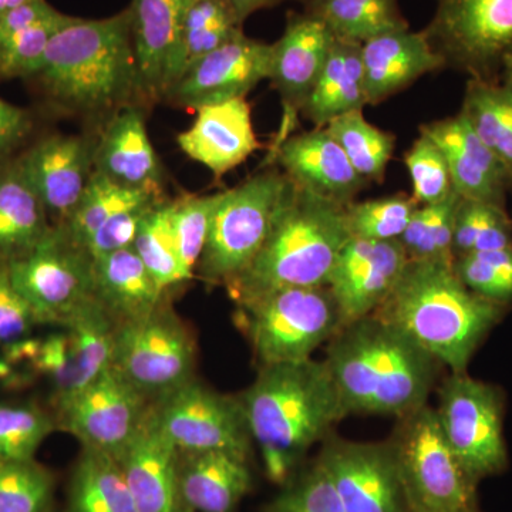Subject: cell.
Instances as JSON below:
<instances>
[{
	"mask_svg": "<svg viewBox=\"0 0 512 512\" xmlns=\"http://www.w3.org/2000/svg\"><path fill=\"white\" fill-rule=\"evenodd\" d=\"M238 399L266 477L279 485L288 483L308 451L349 416L325 360L312 357L259 367Z\"/></svg>",
	"mask_w": 512,
	"mask_h": 512,
	"instance_id": "obj_1",
	"label": "cell"
},
{
	"mask_svg": "<svg viewBox=\"0 0 512 512\" xmlns=\"http://www.w3.org/2000/svg\"><path fill=\"white\" fill-rule=\"evenodd\" d=\"M29 80L55 109L103 124L128 104H138L128 9L110 18L70 20L53 36Z\"/></svg>",
	"mask_w": 512,
	"mask_h": 512,
	"instance_id": "obj_2",
	"label": "cell"
},
{
	"mask_svg": "<svg viewBox=\"0 0 512 512\" xmlns=\"http://www.w3.org/2000/svg\"><path fill=\"white\" fill-rule=\"evenodd\" d=\"M323 360L349 414L397 419L427 404L439 366L376 315L343 325L329 340Z\"/></svg>",
	"mask_w": 512,
	"mask_h": 512,
	"instance_id": "obj_3",
	"label": "cell"
},
{
	"mask_svg": "<svg viewBox=\"0 0 512 512\" xmlns=\"http://www.w3.org/2000/svg\"><path fill=\"white\" fill-rule=\"evenodd\" d=\"M504 306L468 289L454 265L409 261L373 315L399 329L451 373L466 372Z\"/></svg>",
	"mask_w": 512,
	"mask_h": 512,
	"instance_id": "obj_4",
	"label": "cell"
},
{
	"mask_svg": "<svg viewBox=\"0 0 512 512\" xmlns=\"http://www.w3.org/2000/svg\"><path fill=\"white\" fill-rule=\"evenodd\" d=\"M350 238L346 205L291 180L261 251L227 286L228 295L239 305L276 289L325 286Z\"/></svg>",
	"mask_w": 512,
	"mask_h": 512,
	"instance_id": "obj_5",
	"label": "cell"
},
{
	"mask_svg": "<svg viewBox=\"0 0 512 512\" xmlns=\"http://www.w3.org/2000/svg\"><path fill=\"white\" fill-rule=\"evenodd\" d=\"M259 367L311 359L342 329L338 303L328 286L276 289L237 305Z\"/></svg>",
	"mask_w": 512,
	"mask_h": 512,
	"instance_id": "obj_6",
	"label": "cell"
},
{
	"mask_svg": "<svg viewBox=\"0 0 512 512\" xmlns=\"http://www.w3.org/2000/svg\"><path fill=\"white\" fill-rule=\"evenodd\" d=\"M409 512H477L476 487L451 450L436 409L399 417L387 441Z\"/></svg>",
	"mask_w": 512,
	"mask_h": 512,
	"instance_id": "obj_7",
	"label": "cell"
},
{
	"mask_svg": "<svg viewBox=\"0 0 512 512\" xmlns=\"http://www.w3.org/2000/svg\"><path fill=\"white\" fill-rule=\"evenodd\" d=\"M291 180L282 170L259 171L222 191L195 274L205 285L234 282L261 251Z\"/></svg>",
	"mask_w": 512,
	"mask_h": 512,
	"instance_id": "obj_8",
	"label": "cell"
},
{
	"mask_svg": "<svg viewBox=\"0 0 512 512\" xmlns=\"http://www.w3.org/2000/svg\"><path fill=\"white\" fill-rule=\"evenodd\" d=\"M197 342L170 299L144 316L116 325L113 363L151 403L194 379Z\"/></svg>",
	"mask_w": 512,
	"mask_h": 512,
	"instance_id": "obj_9",
	"label": "cell"
},
{
	"mask_svg": "<svg viewBox=\"0 0 512 512\" xmlns=\"http://www.w3.org/2000/svg\"><path fill=\"white\" fill-rule=\"evenodd\" d=\"M444 67L470 79L498 82L512 52V0H436L423 30Z\"/></svg>",
	"mask_w": 512,
	"mask_h": 512,
	"instance_id": "obj_10",
	"label": "cell"
},
{
	"mask_svg": "<svg viewBox=\"0 0 512 512\" xmlns=\"http://www.w3.org/2000/svg\"><path fill=\"white\" fill-rule=\"evenodd\" d=\"M8 265L37 325L63 328L80 306L94 298L93 259L57 225L32 251Z\"/></svg>",
	"mask_w": 512,
	"mask_h": 512,
	"instance_id": "obj_11",
	"label": "cell"
},
{
	"mask_svg": "<svg viewBox=\"0 0 512 512\" xmlns=\"http://www.w3.org/2000/svg\"><path fill=\"white\" fill-rule=\"evenodd\" d=\"M444 436L474 483L507 467L503 399L491 384L451 373L439 390L436 409Z\"/></svg>",
	"mask_w": 512,
	"mask_h": 512,
	"instance_id": "obj_12",
	"label": "cell"
},
{
	"mask_svg": "<svg viewBox=\"0 0 512 512\" xmlns=\"http://www.w3.org/2000/svg\"><path fill=\"white\" fill-rule=\"evenodd\" d=\"M151 409L178 453L225 451L248 460L252 437L238 396L217 392L194 377L151 403Z\"/></svg>",
	"mask_w": 512,
	"mask_h": 512,
	"instance_id": "obj_13",
	"label": "cell"
},
{
	"mask_svg": "<svg viewBox=\"0 0 512 512\" xmlns=\"http://www.w3.org/2000/svg\"><path fill=\"white\" fill-rule=\"evenodd\" d=\"M151 402L114 367L56 404L60 429L84 448L117 457L140 429Z\"/></svg>",
	"mask_w": 512,
	"mask_h": 512,
	"instance_id": "obj_14",
	"label": "cell"
},
{
	"mask_svg": "<svg viewBox=\"0 0 512 512\" xmlns=\"http://www.w3.org/2000/svg\"><path fill=\"white\" fill-rule=\"evenodd\" d=\"M271 43L244 32L190 64L168 89L164 100L198 110L211 104L247 99L262 80H268Z\"/></svg>",
	"mask_w": 512,
	"mask_h": 512,
	"instance_id": "obj_15",
	"label": "cell"
},
{
	"mask_svg": "<svg viewBox=\"0 0 512 512\" xmlns=\"http://www.w3.org/2000/svg\"><path fill=\"white\" fill-rule=\"evenodd\" d=\"M96 138L50 134L15 157L25 178L49 215L63 225L83 197L94 173Z\"/></svg>",
	"mask_w": 512,
	"mask_h": 512,
	"instance_id": "obj_16",
	"label": "cell"
},
{
	"mask_svg": "<svg viewBox=\"0 0 512 512\" xmlns=\"http://www.w3.org/2000/svg\"><path fill=\"white\" fill-rule=\"evenodd\" d=\"M318 461L346 512H409L389 443L326 439Z\"/></svg>",
	"mask_w": 512,
	"mask_h": 512,
	"instance_id": "obj_17",
	"label": "cell"
},
{
	"mask_svg": "<svg viewBox=\"0 0 512 512\" xmlns=\"http://www.w3.org/2000/svg\"><path fill=\"white\" fill-rule=\"evenodd\" d=\"M407 262L400 241L350 238L326 284L338 303L343 325L373 315L393 292Z\"/></svg>",
	"mask_w": 512,
	"mask_h": 512,
	"instance_id": "obj_18",
	"label": "cell"
},
{
	"mask_svg": "<svg viewBox=\"0 0 512 512\" xmlns=\"http://www.w3.org/2000/svg\"><path fill=\"white\" fill-rule=\"evenodd\" d=\"M188 0H133L128 6L140 101L164 100L181 73V39Z\"/></svg>",
	"mask_w": 512,
	"mask_h": 512,
	"instance_id": "obj_19",
	"label": "cell"
},
{
	"mask_svg": "<svg viewBox=\"0 0 512 512\" xmlns=\"http://www.w3.org/2000/svg\"><path fill=\"white\" fill-rule=\"evenodd\" d=\"M138 512H192L180 483V453L158 426L153 409L116 457Z\"/></svg>",
	"mask_w": 512,
	"mask_h": 512,
	"instance_id": "obj_20",
	"label": "cell"
},
{
	"mask_svg": "<svg viewBox=\"0 0 512 512\" xmlns=\"http://www.w3.org/2000/svg\"><path fill=\"white\" fill-rule=\"evenodd\" d=\"M94 170L130 190L165 197L164 167L148 136L140 104H128L101 126Z\"/></svg>",
	"mask_w": 512,
	"mask_h": 512,
	"instance_id": "obj_21",
	"label": "cell"
},
{
	"mask_svg": "<svg viewBox=\"0 0 512 512\" xmlns=\"http://www.w3.org/2000/svg\"><path fill=\"white\" fill-rule=\"evenodd\" d=\"M335 35L318 16L291 13L282 36L271 43L268 80L281 94L286 113L301 114L328 60Z\"/></svg>",
	"mask_w": 512,
	"mask_h": 512,
	"instance_id": "obj_22",
	"label": "cell"
},
{
	"mask_svg": "<svg viewBox=\"0 0 512 512\" xmlns=\"http://www.w3.org/2000/svg\"><path fill=\"white\" fill-rule=\"evenodd\" d=\"M420 134L443 151L454 191L461 198L505 208V195L512 187L510 177L460 113L421 124Z\"/></svg>",
	"mask_w": 512,
	"mask_h": 512,
	"instance_id": "obj_23",
	"label": "cell"
},
{
	"mask_svg": "<svg viewBox=\"0 0 512 512\" xmlns=\"http://www.w3.org/2000/svg\"><path fill=\"white\" fill-rule=\"evenodd\" d=\"M178 147L195 163L221 178L261 148L247 99L195 110L192 126L178 134Z\"/></svg>",
	"mask_w": 512,
	"mask_h": 512,
	"instance_id": "obj_24",
	"label": "cell"
},
{
	"mask_svg": "<svg viewBox=\"0 0 512 512\" xmlns=\"http://www.w3.org/2000/svg\"><path fill=\"white\" fill-rule=\"evenodd\" d=\"M276 161L299 187L346 207L366 185L325 127L279 141Z\"/></svg>",
	"mask_w": 512,
	"mask_h": 512,
	"instance_id": "obj_25",
	"label": "cell"
},
{
	"mask_svg": "<svg viewBox=\"0 0 512 512\" xmlns=\"http://www.w3.org/2000/svg\"><path fill=\"white\" fill-rule=\"evenodd\" d=\"M367 104L382 103L424 74L443 69L424 32L392 30L362 43Z\"/></svg>",
	"mask_w": 512,
	"mask_h": 512,
	"instance_id": "obj_26",
	"label": "cell"
},
{
	"mask_svg": "<svg viewBox=\"0 0 512 512\" xmlns=\"http://www.w3.org/2000/svg\"><path fill=\"white\" fill-rule=\"evenodd\" d=\"M94 299L116 325L144 318L170 296L133 248L93 259Z\"/></svg>",
	"mask_w": 512,
	"mask_h": 512,
	"instance_id": "obj_27",
	"label": "cell"
},
{
	"mask_svg": "<svg viewBox=\"0 0 512 512\" xmlns=\"http://www.w3.org/2000/svg\"><path fill=\"white\" fill-rule=\"evenodd\" d=\"M180 483L192 512H234L251 491L247 458L225 451L180 454Z\"/></svg>",
	"mask_w": 512,
	"mask_h": 512,
	"instance_id": "obj_28",
	"label": "cell"
},
{
	"mask_svg": "<svg viewBox=\"0 0 512 512\" xmlns=\"http://www.w3.org/2000/svg\"><path fill=\"white\" fill-rule=\"evenodd\" d=\"M367 106L362 43L335 37L328 60L301 114L316 127Z\"/></svg>",
	"mask_w": 512,
	"mask_h": 512,
	"instance_id": "obj_29",
	"label": "cell"
},
{
	"mask_svg": "<svg viewBox=\"0 0 512 512\" xmlns=\"http://www.w3.org/2000/svg\"><path fill=\"white\" fill-rule=\"evenodd\" d=\"M50 228L49 215L20 174L15 158L0 164V261L28 254Z\"/></svg>",
	"mask_w": 512,
	"mask_h": 512,
	"instance_id": "obj_30",
	"label": "cell"
},
{
	"mask_svg": "<svg viewBox=\"0 0 512 512\" xmlns=\"http://www.w3.org/2000/svg\"><path fill=\"white\" fill-rule=\"evenodd\" d=\"M66 512H138L116 457L83 447L70 477Z\"/></svg>",
	"mask_w": 512,
	"mask_h": 512,
	"instance_id": "obj_31",
	"label": "cell"
},
{
	"mask_svg": "<svg viewBox=\"0 0 512 512\" xmlns=\"http://www.w3.org/2000/svg\"><path fill=\"white\" fill-rule=\"evenodd\" d=\"M461 116L498 158L512 183V96L498 82L470 79Z\"/></svg>",
	"mask_w": 512,
	"mask_h": 512,
	"instance_id": "obj_32",
	"label": "cell"
},
{
	"mask_svg": "<svg viewBox=\"0 0 512 512\" xmlns=\"http://www.w3.org/2000/svg\"><path fill=\"white\" fill-rule=\"evenodd\" d=\"M62 329L70 340L76 369L74 393H77L110 369L116 323L93 298L80 306Z\"/></svg>",
	"mask_w": 512,
	"mask_h": 512,
	"instance_id": "obj_33",
	"label": "cell"
},
{
	"mask_svg": "<svg viewBox=\"0 0 512 512\" xmlns=\"http://www.w3.org/2000/svg\"><path fill=\"white\" fill-rule=\"evenodd\" d=\"M305 10L323 20L339 39L357 43L409 28L399 0H306Z\"/></svg>",
	"mask_w": 512,
	"mask_h": 512,
	"instance_id": "obj_34",
	"label": "cell"
},
{
	"mask_svg": "<svg viewBox=\"0 0 512 512\" xmlns=\"http://www.w3.org/2000/svg\"><path fill=\"white\" fill-rule=\"evenodd\" d=\"M134 251L168 296L191 281L178 254L173 228V200H158L141 222Z\"/></svg>",
	"mask_w": 512,
	"mask_h": 512,
	"instance_id": "obj_35",
	"label": "cell"
},
{
	"mask_svg": "<svg viewBox=\"0 0 512 512\" xmlns=\"http://www.w3.org/2000/svg\"><path fill=\"white\" fill-rule=\"evenodd\" d=\"M325 128L366 183H382L396 147V137L392 133L369 123L363 110L336 117Z\"/></svg>",
	"mask_w": 512,
	"mask_h": 512,
	"instance_id": "obj_36",
	"label": "cell"
},
{
	"mask_svg": "<svg viewBox=\"0 0 512 512\" xmlns=\"http://www.w3.org/2000/svg\"><path fill=\"white\" fill-rule=\"evenodd\" d=\"M460 200V195L453 191L444 201L419 205L414 210L399 239L409 261L454 265V224Z\"/></svg>",
	"mask_w": 512,
	"mask_h": 512,
	"instance_id": "obj_37",
	"label": "cell"
},
{
	"mask_svg": "<svg viewBox=\"0 0 512 512\" xmlns=\"http://www.w3.org/2000/svg\"><path fill=\"white\" fill-rule=\"evenodd\" d=\"M158 198L160 197H154L147 192L123 187L94 170L90 183L69 220L57 227L62 228L74 244L84 249L94 232L111 217L126 208Z\"/></svg>",
	"mask_w": 512,
	"mask_h": 512,
	"instance_id": "obj_38",
	"label": "cell"
},
{
	"mask_svg": "<svg viewBox=\"0 0 512 512\" xmlns=\"http://www.w3.org/2000/svg\"><path fill=\"white\" fill-rule=\"evenodd\" d=\"M242 25L244 20L227 0H188L181 39L180 76L190 64L244 32Z\"/></svg>",
	"mask_w": 512,
	"mask_h": 512,
	"instance_id": "obj_39",
	"label": "cell"
},
{
	"mask_svg": "<svg viewBox=\"0 0 512 512\" xmlns=\"http://www.w3.org/2000/svg\"><path fill=\"white\" fill-rule=\"evenodd\" d=\"M511 227L505 208L461 198L454 224V261L477 252L511 247Z\"/></svg>",
	"mask_w": 512,
	"mask_h": 512,
	"instance_id": "obj_40",
	"label": "cell"
},
{
	"mask_svg": "<svg viewBox=\"0 0 512 512\" xmlns=\"http://www.w3.org/2000/svg\"><path fill=\"white\" fill-rule=\"evenodd\" d=\"M57 421L35 403L0 402V460H35Z\"/></svg>",
	"mask_w": 512,
	"mask_h": 512,
	"instance_id": "obj_41",
	"label": "cell"
},
{
	"mask_svg": "<svg viewBox=\"0 0 512 512\" xmlns=\"http://www.w3.org/2000/svg\"><path fill=\"white\" fill-rule=\"evenodd\" d=\"M55 477L35 460H0V512H49Z\"/></svg>",
	"mask_w": 512,
	"mask_h": 512,
	"instance_id": "obj_42",
	"label": "cell"
},
{
	"mask_svg": "<svg viewBox=\"0 0 512 512\" xmlns=\"http://www.w3.org/2000/svg\"><path fill=\"white\" fill-rule=\"evenodd\" d=\"M417 207L412 195L406 194L353 201L346 207L350 234L375 241H399Z\"/></svg>",
	"mask_w": 512,
	"mask_h": 512,
	"instance_id": "obj_43",
	"label": "cell"
},
{
	"mask_svg": "<svg viewBox=\"0 0 512 512\" xmlns=\"http://www.w3.org/2000/svg\"><path fill=\"white\" fill-rule=\"evenodd\" d=\"M221 192L210 195L185 194L173 200V228L184 271L194 278L202 251L207 244L214 212Z\"/></svg>",
	"mask_w": 512,
	"mask_h": 512,
	"instance_id": "obj_44",
	"label": "cell"
},
{
	"mask_svg": "<svg viewBox=\"0 0 512 512\" xmlns=\"http://www.w3.org/2000/svg\"><path fill=\"white\" fill-rule=\"evenodd\" d=\"M73 18L57 12L3 40L0 43V79L29 80L39 70L53 36Z\"/></svg>",
	"mask_w": 512,
	"mask_h": 512,
	"instance_id": "obj_45",
	"label": "cell"
},
{
	"mask_svg": "<svg viewBox=\"0 0 512 512\" xmlns=\"http://www.w3.org/2000/svg\"><path fill=\"white\" fill-rule=\"evenodd\" d=\"M264 512H346L338 490L318 460L285 484Z\"/></svg>",
	"mask_w": 512,
	"mask_h": 512,
	"instance_id": "obj_46",
	"label": "cell"
},
{
	"mask_svg": "<svg viewBox=\"0 0 512 512\" xmlns=\"http://www.w3.org/2000/svg\"><path fill=\"white\" fill-rule=\"evenodd\" d=\"M454 271L468 289L501 305L512 301V245L461 256Z\"/></svg>",
	"mask_w": 512,
	"mask_h": 512,
	"instance_id": "obj_47",
	"label": "cell"
},
{
	"mask_svg": "<svg viewBox=\"0 0 512 512\" xmlns=\"http://www.w3.org/2000/svg\"><path fill=\"white\" fill-rule=\"evenodd\" d=\"M404 164L412 178V197L417 204H437L453 194L446 157L429 137L420 134L410 150L404 154Z\"/></svg>",
	"mask_w": 512,
	"mask_h": 512,
	"instance_id": "obj_48",
	"label": "cell"
},
{
	"mask_svg": "<svg viewBox=\"0 0 512 512\" xmlns=\"http://www.w3.org/2000/svg\"><path fill=\"white\" fill-rule=\"evenodd\" d=\"M158 200H163V198H158ZM158 200L134 205V207L126 208L111 217L86 242L84 251L90 255V258L97 259L121 251V249L133 248L141 222L146 217L148 210Z\"/></svg>",
	"mask_w": 512,
	"mask_h": 512,
	"instance_id": "obj_49",
	"label": "cell"
},
{
	"mask_svg": "<svg viewBox=\"0 0 512 512\" xmlns=\"http://www.w3.org/2000/svg\"><path fill=\"white\" fill-rule=\"evenodd\" d=\"M35 373L36 376L42 375L50 380L55 390L56 404L72 396L76 389V369L66 330L62 329V332L52 333L42 339Z\"/></svg>",
	"mask_w": 512,
	"mask_h": 512,
	"instance_id": "obj_50",
	"label": "cell"
},
{
	"mask_svg": "<svg viewBox=\"0 0 512 512\" xmlns=\"http://www.w3.org/2000/svg\"><path fill=\"white\" fill-rule=\"evenodd\" d=\"M35 326V315L13 284L8 262L0 261V348L30 338Z\"/></svg>",
	"mask_w": 512,
	"mask_h": 512,
	"instance_id": "obj_51",
	"label": "cell"
},
{
	"mask_svg": "<svg viewBox=\"0 0 512 512\" xmlns=\"http://www.w3.org/2000/svg\"><path fill=\"white\" fill-rule=\"evenodd\" d=\"M35 128L32 113L0 99V164L18 156Z\"/></svg>",
	"mask_w": 512,
	"mask_h": 512,
	"instance_id": "obj_52",
	"label": "cell"
},
{
	"mask_svg": "<svg viewBox=\"0 0 512 512\" xmlns=\"http://www.w3.org/2000/svg\"><path fill=\"white\" fill-rule=\"evenodd\" d=\"M285 2H303L306 0H227L229 6L237 12L242 20H247L252 13L258 10L275 8Z\"/></svg>",
	"mask_w": 512,
	"mask_h": 512,
	"instance_id": "obj_53",
	"label": "cell"
},
{
	"mask_svg": "<svg viewBox=\"0 0 512 512\" xmlns=\"http://www.w3.org/2000/svg\"><path fill=\"white\" fill-rule=\"evenodd\" d=\"M498 83L507 90L512 96V52L508 53L501 64L500 77H498Z\"/></svg>",
	"mask_w": 512,
	"mask_h": 512,
	"instance_id": "obj_54",
	"label": "cell"
},
{
	"mask_svg": "<svg viewBox=\"0 0 512 512\" xmlns=\"http://www.w3.org/2000/svg\"><path fill=\"white\" fill-rule=\"evenodd\" d=\"M29 2H32V0H0V15Z\"/></svg>",
	"mask_w": 512,
	"mask_h": 512,
	"instance_id": "obj_55",
	"label": "cell"
}]
</instances>
